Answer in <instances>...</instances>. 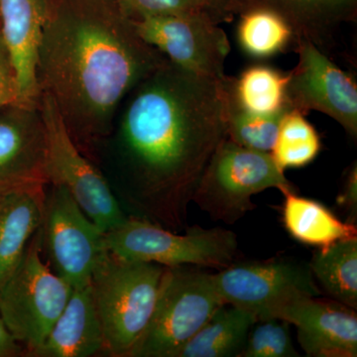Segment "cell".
<instances>
[{
	"instance_id": "6da1fadb",
	"label": "cell",
	"mask_w": 357,
	"mask_h": 357,
	"mask_svg": "<svg viewBox=\"0 0 357 357\" xmlns=\"http://www.w3.org/2000/svg\"><path fill=\"white\" fill-rule=\"evenodd\" d=\"M227 76L167 60L128 96L119 129L126 196L142 218L178 232L204 169L227 137Z\"/></svg>"
},
{
	"instance_id": "7a4b0ae2",
	"label": "cell",
	"mask_w": 357,
	"mask_h": 357,
	"mask_svg": "<svg viewBox=\"0 0 357 357\" xmlns=\"http://www.w3.org/2000/svg\"><path fill=\"white\" fill-rule=\"evenodd\" d=\"M166 58L124 9L50 2L37 60L40 95L51 98L74 140L107 135L121 102Z\"/></svg>"
},
{
	"instance_id": "3957f363",
	"label": "cell",
	"mask_w": 357,
	"mask_h": 357,
	"mask_svg": "<svg viewBox=\"0 0 357 357\" xmlns=\"http://www.w3.org/2000/svg\"><path fill=\"white\" fill-rule=\"evenodd\" d=\"M165 266L124 259L105 249L91 276L105 351L129 357L149 323Z\"/></svg>"
},
{
	"instance_id": "277c9868",
	"label": "cell",
	"mask_w": 357,
	"mask_h": 357,
	"mask_svg": "<svg viewBox=\"0 0 357 357\" xmlns=\"http://www.w3.org/2000/svg\"><path fill=\"white\" fill-rule=\"evenodd\" d=\"M222 301L201 267H165L149 323L129 357H177Z\"/></svg>"
},
{
	"instance_id": "5b68a950",
	"label": "cell",
	"mask_w": 357,
	"mask_h": 357,
	"mask_svg": "<svg viewBox=\"0 0 357 357\" xmlns=\"http://www.w3.org/2000/svg\"><path fill=\"white\" fill-rule=\"evenodd\" d=\"M268 189L283 192L293 185L271 153L225 137L204 169L192 202L211 220L234 225L256 208L251 198Z\"/></svg>"
},
{
	"instance_id": "8992f818",
	"label": "cell",
	"mask_w": 357,
	"mask_h": 357,
	"mask_svg": "<svg viewBox=\"0 0 357 357\" xmlns=\"http://www.w3.org/2000/svg\"><path fill=\"white\" fill-rule=\"evenodd\" d=\"M105 248L114 255L165 267L225 269L234 262L236 234L225 229L192 227L185 234L132 217L105 234Z\"/></svg>"
},
{
	"instance_id": "52a82bcc",
	"label": "cell",
	"mask_w": 357,
	"mask_h": 357,
	"mask_svg": "<svg viewBox=\"0 0 357 357\" xmlns=\"http://www.w3.org/2000/svg\"><path fill=\"white\" fill-rule=\"evenodd\" d=\"M41 227L13 276L0 288V317L28 354L43 344L73 288L42 261Z\"/></svg>"
},
{
	"instance_id": "ba28073f",
	"label": "cell",
	"mask_w": 357,
	"mask_h": 357,
	"mask_svg": "<svg viewBox=\"0 0 357 357\" xmlns=\"http://www.w3.org/2000/svg\"><path fill=\"white\" fill-rule=\"evenodd\" d=\"M39 107L46 131L48 185L67 190L103 232L119 227L128 217L109 183L81 153L51 98L40 95Z\"/></svg>"
},
{
	"instance_id": "9c48e42d",
	"label": "cell",
	"mask_w": 357,
	"mask_h": 357,
	"mask_svg": "<svg viewBox=\"0 0 357 357\" xmlns=\"http://www.w3.org/2000/svg\"><path fill=\"white\" fill-rule=\"evenodd\" d=\"M223 304L252 312L257 321L275 319L291 301L319 297L321 289L309 264L292 258L234 264L211 274Z\"/></svg>"
},
{
	"instance_id": "30bf717a",
	"label": "cell",
	"mask_w": 357,
	"mask_h": 357,
	"mask_svg": "<svg viewBox=\"0 0 357 357\" xmlns=\"http://www.w3.org/2000/svg\"><path fill=\"white\" fill-rule=\"evenodd\" d=\"M105 234L67 190L52 185L45 196L42 241L54 272L72 288L91 284L96 263L107 249Z\"/></svg>"
},
{
	"instance_id": "8fae6325",
	"label": "cell",
	"mask_w": 357,
	"mask_h": 357,
	"mask_svg": "<svg viewBox=\"0 0 357 357\" xmlns=\"http://www.w3.org/2000/svg\"><path fill=\"white\" fill-rule=\"evenodd\" d=\"M136 31L174 65L199 76L225 79L231 47L208 15H165L132 20Z\"/></svg>"
},
{
	"instance_id": "7c38bea8",
	"label": "cell",
	"mask_w": 357,
	"mask_h": 357,
	"mask_svg": "<svg viewBox=\"0 0 357 357\" xmlns=\"http://www.w3.org/2000/svg\"><path fill=\"white\" fill-rule=\"evenodd\" d=\"M298 64L287 74L286 98L290 109L306 115L311 110L332 117L351 137L357 136V84L318 46L297 38Z\"/></svg>"
},
{
	"instance_id": "4fadbf2b",
	"label": "cell",
	"mask_w": 357,
	"mask_h": 357,
	"mask_svg": "<svg viewBox=\"0 0 357 357\" xmlns=\"http://www.w3.org/2000/svg\"><path fill=\"white\" fill-rule=\"evenodd\" d=\"M47 142L39 102L0 110V196L48 185Z\"/></svg>"
},
{
	"instance_id": "5bb4252c",
	"label": "cell",
	"mask_w": 357,
	"mask_h": 357,
	"mask_svg": "<svg viewBox=\"0 0 357 357\" xmlns=\"http://www.w3.org/2000/svg\"><path fill=\"white\" fill-rule=\"evenodd\" d=\"M275 319L296 326L307 356H357L356 312L337 301L303 296L282 307Z\"/></svg>"
},
{
	"instance_id": "9a60e30c",
	"label": "cell",
	"mask_w": 357,
	"mask_h": 357,
	"mask_svg": "<svg viewBox=\"0 0 357 357\" xmlns=\"http://www.w3.org/2000/svg\"><path fill=\"white\" fill-rule=\"evenodd\" d=\"M51 0H0V33L18 84V103L39 102L37 60Z\"/></svg>"
},
{
	"instance_id": "2e32d148",
	"label": "cell",
	"mask_w": 357,
	"mask_h": 357,
	"mask_svg": "<svg viewBox=\"0 0 357 357\" xmlns=\"http://www.w3.org/2000/svg\"><path fill=\"white\" fill-rule=\"evenodd\" d=\"M102 351H105V335L89 284L73 288L65 309L43 344L29 356L89 357Z\"/></svg>"
},
{
	"instance_id": "e0dca14e",
	"label": "cell",
	"mask_w": 357,
	"mask_h": 357,
	"mask_svg": "<svg viewBox=\"0 0 357 357\" xmlns=\"http://www.w3.org/2000/svg\"><path fill=\"white\" fill-rule=\"evenodd\" d=\"M44 187L0 196V288L17 269L43 220Z\"/></svg>"
},
{
	"instance_id": "ac0fdd59",
	"label": "cell",
	"mask_w": 357,
	"mask_h": 357,
	"mask_svg": "<svg viewBox=\"0 0 357 357\" xmlns=\"http://www.w3.org/2000/svg\"><path fill=\"white\" fill-rule=\"evenodd\" d=\"M234 13L251 6H265L290 25L294 40L304 38L321 49L333 30L356 18L357 0H232Z\"/></svg>"
},
{
	"instance_id": "d6986e66",
	"label": "cell",
	"mask_w": 357,
	"mask_h": 357,
	"mask_svg": "<svg viewBox=\"0 0 357 357\" xmlns=\"http://www.w3.org/2000/svg\"><path fill=\"white\" fill-rule=\"evenodd\" d=\"M282 194L285 198L284 227L299 243L323 248L342 239L357 237L356 225L342 222L319 202L298 196L293 190Z\"/></svg>"
},
{
	"instance_id": "ffe728a7",
	"label": "cell",
	"mask_w": 357,
	"mask_h": 357,
	"mask_svg": "<svg viewBox=\"0 0 357 357\" xmlns=\"http://www.w3.org/2000/svg\"><path fill=\"white\" fill-rule=\"evenodd\" d=\"M256 323L252 312L223 304L177 357H238Z\"/></svg>"
},
{
	"instance_id": "44dd1931",
	"label": "cell",
	"mask_w": 357,
	"mask_h": 357,
	"mask_svg": "<svg viewBox=\"0 0 357 357\" xmlns=\"http://www.w3.org/2000/svg\"><path fill=\"white\" fill-rule=\"evenodd\" d=\"M309 267L331 299L357 309V237L319 248Z\"/></svg>"
},
{
	"instance_id": "7402d4cb",
	"label": "cell",
	"mask_w": 357,
	"mask_h": 357,
	"mask_svg": "<svg viewBox=\"0 0 357 357\" xmlns=\"http://www.w3.org/2000/svg\"><path fill=\"white\" fill-rule=\"evenodd\" d=\"M287 79V75L269 66H251L237 79L230 77V91L243 109L258 114H274L290 109L286 98Z\"/></svg>"
},
{
	"instance_id": "603a6c76",
	"label": "cell",
	"mask_w": 357,
	"mask_h": 357,
	"mask_svg": "<svg viewBox=\"0 0 357 357\" xmlns=\"http://www.w3.org/2000/svg\"><path fill=\"white\" fill-rule=\"evenodd\" d=\"M237 40L250 57L268 59L285 50L294 41V34L287 21L273 9L251 6L241 13Z\"/></svg>"
},
{
	"instance_id": "cb8c5ba5",
	"label": "cell",
	"mask_w": 357,
	"mask_h": 357,
	"mask_svg": "<svg viewBox=\"0 0 357 357\" xmlns=\"http://www.w3.org/2000/svg\"><path fill=\"white\" fill-rule=\"evenodd\" d=\"M321 138L305 114L290 109L282 119L271 153L282 170L309 165L321 151Z\"/></svg>"
},
{
	"instance_id": "d4e9b609",
	"label": "cell",
	"mask_w": 357,
	"mask_h": 357,
	"mask_svg": "<svg viewBox=\"0 0 357 357\" xmlns=\"http://www.w3.org/2000/svg\"><path fill=\"white\" fill-rule=\"evenodd\" d=\"M230 77H227V137L241 146L271 152L279 126L286 112L258 114L237 105L230 91Z\"/></svg>"
},
{
	"instance_id": "484cf974",
	"label": "cell",
	"mask_w": 357,
	"mask_h": 357,
	"mask_svg": "<svg viewBox=\"0 0 357 357\" xmlns=\"http://www.w3.org/2000/svg\"><path fill=\"white\" fill-rule=\"evenodd\" d=\"M251 328L238 357H297L291 337L290 324L283 319L257 321Z\"/></svg>"
},
{
	"instance_id": "4316f807",
	"label": "cell",
	"mask_w": 357,
	"mask_h": 357,
	"mask_svg": "<svg viewBox=\"0 0 357 357\" xmlns=\"http://www.w3.org/2000/svg\"><path fill=\"white\" fill-rule=\"evenodd\" d=\"M132 20L165 15H208L222 22L206 0H121Z\"/></svg>"
},
{
	"instance_id": "83f0119b",
	"label": "cell",
	"mask_w": 357,
	"mask_h": 357,
	"mask_svg": "<svg viewBox=\"0 0 357 357\" xmlns=\"http://www.w3.org/2000/svg\"><path fill=\"white\" fill-rule=\"evenodd\" d=\"M18 103V84L10 54L0 33V110Z\"/></svg>"
},
{
	"instance_id": "f1b7e54d",
	"label": "cell",
	"mask_w": 357,
	"mask_h": 357,
	"mask_svg": "<svg viewBox=\"0 0 357 357\" xmlns=\"http://www.w3.org/2000/svg\"><path fill=\"white\" fill-rule=\"evenodd\" d=\"M337 204L347 211V222L356 225L357 222V168L352 165L345 178L344 187L337 196Z\"/></svg>"
},
{
	"instance_id": "f546056e",
	"label": "cell",
	"mask_w": 357,
	"mask_h": 357,
	"mask_svg": "<svg viewBox=\"0 0 357 357\" xmlns=\"http://www.w3.org/2000/svg\"><path fill=\"white\" fill-rule=\"evenodd\" d=\"M22 347L14 340L0 317V357L20 356Z\"/></svg>"
},
{
	"instance_id": "4dcf8cb0",
	"label": "cell",
	"mask_w": 357,
	"mask_h": 357,
	"mask_svg": "<svg viewBox=\"0 0 357 357\" xmlns=\"http://www.w3.org/2000/svg\"><path fill=\"white\" fill-rule=\"evenodd\" d=\"M220 21H227L234 14L232 0H206Z\"/></svg>"
}]
</instances>
